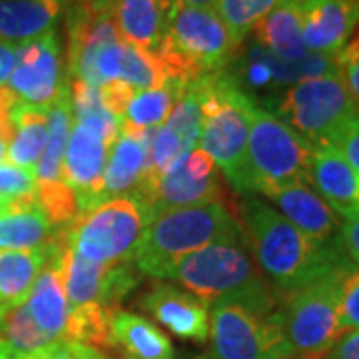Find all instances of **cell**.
I'll list each match as a JSON object with an SVG mask.
<instances>
[{"label": "cell", "instance_id": "obj_1", "mask_svg": "<svg viewBox=\"0 0 359 359\" xmlns=\"http://www.w3.org/2000/svg\"><path fill=\"white\" fill-rule=\"evenodd\" d=\"M240 218L257 268L283 294H292L349 266L341 257L339 245L321 244L309 238L276 208L252 194H244L240 202Z\"/></svg>", "mask_w": 359, "mask_h": 359}, {"label": "cell", "instance_id": "obj_2", "mask_svg": "<svg viewBox=\"0 0 359 359\" xmlns=\"http://www.w3.org/2000/svg\"><path fill=\"white\" fill-rule=\"evenodd\" d=\"M244 242L245 238L218 242L192 252L170 268L166 280L184 285L208 306L236 304L257 316H269L276 311L278 295L259 273Z\"/></svg>", "mask_w": 359, "mask_h": 359}, {"label": "cell", "instance_id": "obj_3", "mask_svg": "<svg viewBox=\"0 0 359 359\" xmlns=\"http://www.w3.org/2000/svg\"><path fill=\"white\" fill-rule=\"evenodd\" d=\"M244 240L242 226L222 202L176 208L156 216L142 236L134 266L150 278H164L174 264L218 242Z\"/></svg>", "mask_w": 359, "mask_h": 359}, {"label": "cell", "instance_id": "obj_4", "mask_svg": "<svg viewBox=\"0 0 359 359\" xmlns=\"http://www.w3.org/2000/svg\"><path fill=\"white\" fill-rule=\"evenodd\" d=\"M256 102L228 70L204 76L202 132L198 148L205 150L240 194L252 192L248 170L250 118Z\"/></svg>", "mask_w": 359, "mask_h": 359}, {"label": "cell", "instance_id": "obj_5", "mask_svg": "<svg viewBox=\"0 0 359 359\" xmlns=\"http://www.w3.org/2000/svg\"><path fill=\"white\" fill-rule=\"evenodd\" d=\"M240 46L216 8L174 6L166 36L156 52L172 78L190 84L224 72Z\"/></svg>", "mask_w": 359, "mask_h": 359}, {"label": "cell", "instance_id": "obj_6", "mask_svg": "<svg viewBox=\"0 0 359 359\" xmlns=\"http://www.w3.org/2000/svg\"><path fill=\"white\" fill-rule=\"evenodd\" d=\"M313 146L283 120L256 104L250 118L248 170L252 192L269 194L290 186H309Z\"/></svg>", "mask_w": 359, "mask_h": 359}, {"label": "cell", "instance_id": "obj_7", "mask_svg": "<svg viewBox=\"0 0 359 359\" xmlns=\"http://www.w3.org/2000/svg\"><path fill=\"white\" fill-rule=\"evenodd\" d=\"M150 222L136 198H114L80 212L65 236L68 245L90 262L130 264Z\"/></svg>", "mask_w": 359, "mask_h": 359}, {"label": "cell", "instance_id": "obj_8", "mask_svg": "<svg viewBox=\"0 0 359 359\" xmlns=\"http://www.w3.org/2000/svg\"><path fill=\"white\" fill-rule=\"evenodd\" d=\"M278 118L313 146H334L347 124L359 114L358 100L341 74L306 78L285 90Z\"/></svg>", "mask_w": 359, "mask_h": 359}, {"label": "cell", "instance_id": "obj_9", "mask_svg": "<svg viewBox=\"0 0 359 359\" xmlns=\"http://www.w3.org/2000/svg\"><path fill=\"white\" fill-rule=\"evenodd\" d=\"M339 271L287 294L282 309H278L282 332L294 358L323 359L346 332L337 304Z\"/></svg>", "mask_w": 359, "mask_h": 359}, {"label": "cell", "instance_id": "obj_10", "mask_svg": "<svg viewBox=\"0 0 359 359\" xmlns=\"http://www.w3.org/2000/svg\"><path fill=\"white\" fill-rule=\"evenodd\" d=\"M72 118L62 158V180L76 192L80 212H84L100 204L104 172L122 120L104 106L86 114H72Z\"/></svg>", "mask_w": 359, "mask_h": 359}, {"label": "cell", "instance_id": "obj_11", "mask_svg": "<svg viewBox=\"0 0 359 359\" xmlns=\"http://www.w3.org/2000/svg\"><path fill=\"white\" fill-rule=\"evenodd\" d=\"M212 359H290L278 309L257 316L236 304H214L210 313Z\"/></svg>", "mask_w": 359, "mask_h": 359}, {"label": "cell", "instance_id": "obj_12", "mask_svg": "<svg viewBox=\"0 0 359 359\" xmlns=\"http://www.w3.org/2000/svg\"><path fill=\"white\" fill-rule=\"evenodd\" d=\"M150 214V219L176 208H190L219 202L222 190L218 166L202 148H194L180 158L164 176L140 198H136Z\"/></svg>", "mask_w": 359, "mask_h": 359}, {"label": "cell", "instance_id": "obj_13", "mask_svg": "<svg viewBox=\"0 0 359 359\" xmlns=\"http://www.w3.org/2000/svg\"><path fill=\"white\" fill-rule=\"evenodd\" d=\"M65 292L70 308L100 304L116 306L138 285V269L130 264H98L76 254L66 244L60 257Z\"/></svg>", "mask_w": 359, "mask_h": 359}, {"label": "cell", "instance_id": "obj_14", "mask_svg": "<svg viewBox=\"0 0 359 359\" xmlns=\"http://www.w3.org/2000/svg\"><path fill=\"white\" fill-rule=\"evenodd\" d=\"M66 82L68 74L62 70L60 40L52 30L18 46L16 66L6 86L13 90L20 102L48 108Z\"/></svg>", "mask_w": 359, "mask_h": 359}, {"label": "cell", "instance_id": "obj_15", "mask_svg": "<svg viewBox=\"0 0 359 359\" xmlns=\"http://www.w3.org/2000/svg\"><path fill=\"white\" fill-rule=\"evenodd\" d=\"M359 26V0H302V36L311 54L337 56Z\"/></svg>", "mask_w": 359, "mask_h": 359}, {"label": "cell", "instance_id": "obj_16", "mask_svg": "<svg viewBox=\"0 0 359 359\" xmlns=\"http://www.w3.org/2000/svg\"><path fill=\"white\" fill-rule=\"evenodd\" d=\"M327 74H341L335 56L311 54L308 52L299 60H283L273 56L266 48L254 44L236 65V74L231 76L238 84L248 82L252 86H294L306 78L327 76Z\"/></svg>", "mask_w": 359, "mask_h": 359}, {"label": "cell", "instance_id": "obj_17", "mask_svg": "<svg viewBox=\"0 0 359 359\" xmlns=\"http://www.w3.org/2000/svg\"><path fill=\"white\" fill-rule=\"evenodd\" d=\"M140 308L180 339L204 344L210 337V306L172 283H154L140 297Z\"/></svg>", "mask_w": 359, "mask_h": 359}, {"label": "cell", "instance_id": "obj_18", "mask_svg": "<svg viewBox=\"0 0 359 359\" xmlns=\"http://www.w3.org/2000/svg\"><path fill=\"white\" fill-rule=\"evenodd\" d=\"M68 244L62 238L52 242V252L44 268L40 269L39 278L26 297V308L40 330L50 337L52 341H65L66 323L70 318V304L65 292V280L60 269L62 250Z\"/></svg>", "mask_w": 359, "mask_h": 359}, {"label": "cell", "instance_id": "obj_19", "mask_svg": "<svg viewBox=\"0 0 359 359\" xmlns=\"http://www.w3.org/2000/svg\"><path fill=\"white\" fill-rule=\"evenodd\" d=\"M152 134L154 130L120 128L108 156L100 202L134 196L148 172V144Z\"/></svg>", "mask_w": 359, "mask_h": 359}, {"label": "cell", "instance_id": "obj_20", "mask_svg": "<svg viewBox=\"0 0 359 359\" xmlns=\"http://www.w3.org/2000/svg\"><path fill=\"white\" fill-rule=\"evenodd\" d=\"M309 184L337 216H359V176L335 146L313 148Z\"/></svg>", "mask_w": 359, "mask_h": 359}, {"label": "cell", "instance_id": "obj_21", "mask_svg": "<svg viewBox=\"0 0 359 359\" xmlns=\"http://www.w3.org/2000/svg\"><path fill=\"white\" fill-rule=\"evenodd\" d=\"M266 198L280 208L278 212L283 218L290 219L297 230L308 233L309 238L321 244L341 245V224L337 219V214L323 202V198L311 186H290L266 194Z\"/></svg>", "mask_w": 359, "mask_h": 359}, {"label": "cell", "instance_id": "obj_22", "mask_svg": "<svg viewBox=\"0 0 359 359\" xmlns=\"http://www.w3.org/2000/svg\"><path fill=\"white\" fill-rule=\"evenodd\" d=\"M176 0H114L110 6L120 39L140 50L158 52Z\"/></svg>", "mask_w": 359, "mask_h": 359}, {"label": "cell", "instance_id": "obj_23", "mask_svg": "<svg viewBox=\"0 0 359 359\" xmlns=\"http://www.w3.org/2000/svg\"><path fill=\"white\" fill-rule=\"evenodd\" d=\"M56 230L36 202V196L11 200L0 212V252H26L50 245Z\"/></svg>", "mask_w": 359, "mask_h": 359}, {"label": "cell", "instance_id": "obj_24", "mask_svg": "<svg viewBox=\"0 0 359 359\" xmlns=\"http://www.w3.org/2000/svg\"><path fill=\"white\" fill-rule=\"evenodd\" d=\"M66 0H0V40L25 44L54 30Z\"/></svg>", "mask_w": 359, "mask_h": 359}, {"label": "cell", "instance_id": "obj_25", "mask_svg": "<svg viewBox=\"0 0 359 359\" xmlns=\"http://www.w3.org/2000/svg\"><path fill=\"white\" fill-rule=\"evenodd\" d=\"M257 46L283 60H299L308 50L302 36V0H282L254 28Z\"/></svg>", "mask_w": 359, "mask_h": 359}, {"label": "cell", "instance_id": "obj_26", "mask_svg": "<svg viewBox=\"0 0 359 359\" xmlns=\"http://www.w3.org/2000/svg\"><path fill=\"white\" fill-rule=\"evenodd\" d=\"M112 346L130 359H174L170 337L156 323L130 311H114Z\"/></svg>", "mask_w": 359, "mask_h": 359}, {"label": "cell", "instance_id": "obj_27", "mask_svg": "<svg viewBox=\"0 0 359 359\" xmlns=\"http://www.w3.org/2000/svg\"><path fill=\"white\" fill-rule=\"evenodd\" d=\"M48 108L16 102L13 112L14 138L6 154L8 164L36 170L48 138Z\"/></svg>", "mask_w": 359, "mask_h": 359}, {"label": "cell", "instance_id": "obj_28", "mask_svg": "<svg viewBox=\"0 0 359 359\" xmlns=\"http://www.w3.org/2000/svg\"><path fill=\"white\" fill-rule=\"evenodd\" d=\"M52 244L26 252H0V304L18 306L26 302L32 285L50 256Z\"/></svg>", "mask_w": 359, "mask_h": 359}, {"label": "cell", "instance_id": "obj_29", "mask_svg": "<svg viewBox=\"0 0 359 359\" xmlns=\"http://www.w3.org/2000/svg\"><path fill=\"white\" fill-rule=\"evenodd\" d=\"M72 102L70 82H66L56 100L48 108V138L46 148L36 166V182H58L62 180V158H65L68 136L72 130Z\"/></svg>", "mask_w": 359, "mask_h": 359}, {"label": "cell", "instance_id": "obj_30", "mask_svg": "<svg viewBox=\"0 0 359 359\" xmlns=\"http://www.w3.org/2000/svg\"><path fill=\"white\" fill-rule=\"evenodd\" d=\"M186 86L188 84L182 80H170L162 88L136 90L122 114V126L134 130L160 128Z\"/></svg>", "mask_w": 359, "mask_h": 359}, {"label": "cell", "instance_id": "obj_31", "mask_svg": "<svg viewBox=\"0 0 359 359\" xmlns=\"http://www.w3.org/2000/svg\"><path fill=\"white\" fill-rule=\"evenodd\" d=\"M114 306L90 304L72 308L66 323L65 341L94 347V349H114L112 346V318Z\"/></svg>", "mask_w": 359, "mask_h": 359}, {"label": "cell", "instance_id": "obj_32", "mask_svg": "<svg viewBox=\"0 0 359 359\" xmlns=\"http://www.w3.org/2000/svg\"><path fill=\"white\" fill-rule=\"evenodd\" d=\"M0 341L14 358H26L56 344L36 325L25 302L6 311L4 320L0 323Z\"/></svg>", "mask_w": 359, "mask_h": 359}, {"label": "cell", "instance_id": "obj_33", "mask_svg": "<svg viewBox=\"0 0 359 359\" xmlns=\"http://www.w3.org/2000/svg\"><path fill=\"white\" fill-rule=\"evenodd\" d=\"M172 78L166 65L156 52H146L136 46H124V60H122V74L120 82L128 84L134 90H154L166 86Z\"/></svg>", "mask_w": 359, "mask_h": 359}, {"label": "cell", "instance_id": "obj_34", "mask_svg": "<svg viewBox=\"0 0 359 359\" xmlns=\"http://www.w3.org/2000/svg\"><path fill=\"white\" fill-rule=\"evenodd\" d=\"M282 0H218L216 11L224 25L228 26L233 42L242 46L248 34H252L254 28Z\"/></svg>", "mask_w": 359, "mask_h": 359}, {"label": "cell", "instance_id": "obj_35", "mask_svg": "<svg viewBox=\"0 0 359 359\" xmlns=\"http://www.w3.org/2000/svg\"><path fill=\"white\" fill-rule=\"evenodd\" d=\"M36 202L46 214L52 228L66 230L80 214V202L76 192L66 184L65 180L58 182H36Z\"/></svg>", "mask_w": 359, "mask_h": 359}, {"label": "cell", "instance_id": "obj_36", "mask_svg": "<svg viewBox=\"0 0 359 359\" xmlns=\"http://www.w3.org/2000/svg\"><path fill=\"white\" fill-rule=\"evenodd\" d=\"M337 304L341 327L359 330V268L346 266L337 276Z\"/></svg>", "mask_w": 359, "mask_h": 359}, {"label": "cell", "instance_id": "obj_37", "mask_svg": "<svg viewBox=\"0 0 359 359\" xmlns=\"http://www.w3.org/2000/svg\"><path fill=\"white\" fill-rule=\"evenodd\" d=\"M36 192V172L26 168L0 164V196L16 200Z\"/></svg>", "mask_w": 359, "mask_h": 359}, {"label": "cell", "instance_id": "obj_38", "mask_svg": "<svg viewBox=\"0 0 359 359\" xmlns=\"http://www.w3.org/2000/svg\"><path fill=\"white\" fill-rule=\"evenodd\" d=\"M335 58L347 90L359 102V30H355V34L349 39V42Z\"/></svg>", "mask_w": 359, "mask_h": 359}, {"label": "cell", "instance_id": "obj_39", "mask_svg": "<svg viewBox=\"0 0 359 359\" xmlns=\"http://www.w3.org/2000/svg\"><path fill=\"white\" fill-rule=\"evenodd\" d=\"M134 92L136 90L130 88L128 84H124V82H112V84H106V86H100V96H102V104L104 108L110 112V114H114L116 118H120L122 120V114H124V110H126V106H128L130 98L134 96Z\"/></svg>", "mask_w": 359, "mask_h": 359}, {"label": "cell", "instance_id": "obj_40", "mask_svg": "<svg viewBox=\"0 0 359 359\" xmlns=\"http://www.w3.org/2000/svg\"><path fill=\"white\" fill-rule=\"evenodd\" d=\"M334 146L341 152V156L347 160V164L353 168L359 176V114L344 128Z\"/></svg>", "mask_w": 359, "mask_h": 359}, {"label": "cell", "instance_id": "obj_41", "mask_svg": "<svg viewBox=\"0 0 359 359\" xmlns=\"http://www.w3.org/2000/svg\"><path fill=\"white\" fill-rule=\"evenodd\" d=\"M18 102L16 94L8 86H0V138L11 144L14 138L13 112Z\"/></svg>", "mask_w": 359, "mask_h": 359}, {"label": "cell", "instance_id": "obj_42", "mask_svg": "<svg viewBox=\"0 0 359 359\" xmlns=\"http://www.w3.org/2000/svg\"><path fill=\"white\" fill-rule=\"evenodd\" d=\"M325 359H359V330L344 332Z\"/></svg>", "mask_w": 359, "mask_h": 359}, {"label": "cell", "instance_id": "obj_43", "mask_svg": "<svg viewBox=\"0 0 359 359\" xmlns=\"http://www.w3.org/2000/svg\"><path fill=\"white\" fill-rule=\"evenodd\" d=\"M339 240L347 256L359 264V216L344 219L341 230H339Z\"/></svg>", "mask_w": 359, "mask_h": 359}, {"label": "cell", "instance_id": "obj_44", "mask_svg": "<svg viewBox=\"0 0 359 359\" xmlns=\"http://www.w3.org/2000/svg\"><path fill=\"white\" fill-rule=\"evenodd\" d=\"M16 52H18L16 44L0 40V86H6L13 76V70L16 66Z\"/></svg>", "mask_w": 359, "mask_h": 359}, {"label": "cell", "instance_id": "obj_45", "mask_svg": "<svg viewBox=\"0 0 359 359\" xmlns=\"http://www.w3.org/2000/svg\"><path fill=\"white\" fill-rule=\"evenodd\" d=\"M70 359H106V355L102 351L94 349V347L72 344V358Z\"/></svg>", "mask_w": 359, "mask_h": 359}, {"label": "cell", "instance_id": "obj_46", "mask_svg": "<svg viewBox=\"0 0 359 359\" xmlns=\"http://www.w3.org/2000/svg\"><path fill=\"white\" fill-rule=\"evenodd\" d=\"M178 6H194V8H216L218 0H176Z\"/></svg>", "mask_w": 359, "mask_h": 359}, {"label": "cell", "instance_id": "obj_47", "mask_svg": "<svg viewBox=\"0 0 359 359\" xmlns=\"http://www.w3.org/2000/svg\"><path fill=\"white\" fill-rule=\"evenodd\" d=\"M114 4V0H92V6L98 8V11H106Z\"/></svg>", "mask_w": 359, "mask_h": 359}, {"label": "cell", "instance_id": "obj_48", "mask_svg": "<svg viewBox=\"0 0 359 359\" xmlns=\"http://www.w3.org/2000/svg\"><path fill=\"white\" fill-rule=\"evenodd\" d=\"M6 154H8V144H6V142L0 138V164H2L4 160H6Z\"/></svg>", "mask_w": 359, "mask_h": 359}, {"label": "cell", "instance_id": "obj_49", "mask_svg": "<svg viewBox=\"0 0 359 359\" xmlns=\"http://www.w3.org/2000/svg\"><path fill=\"white\" fill-rule=\"evenodd\" d=\"M8 202H11L8 198H4V196H0V212H4V208L8 205Z\"/></svg>", "mask_w": 359, "mask_h": 359}, {"label": "cell", "instance_id": "obj_50", "mask_svg": "<svg viewBox=\"0 0 359 359\" xmlns=\"http://www.w3.org/2000/svg\"><path fill=\"white\" fill-rule=\"evenodd\" d=\"M6 353H11V351H8V349H6V346H4V344H2V341H0V359L4 358V355H6Z\"/></svg>", "mask_w": 359, "mask_h": 359}, {"label": "cell", "instance_id": "obj_51", "mask_svg": "<svg viewBox=\"0 0 359 359\" xmlns=\"http://www.w3.org/2000/svg\"><path fill=\"white\" fill-rule=\"evenodd\" d=\"M66 2H70V4H90L92 0H66Z\"/></svg>", "mask_w": 359, "mask_h": 359}, {"label": "cell", "instance_id": "obj_52", "mask_svg": "<svg viewBox=\"0 0 359 359\" xmlns=\"http://www.w3.org/2000/svg\"><path fill=\"white\" fill-rule=\"evenodd\" d=\"M2 359H14V355H13V353H6V355H4Z\"/></svg>", "mask_w": 359, "mask_h": 359}, {"label": "cell", "instance_id": "obj_53", "mask_svg": "<svg viewBox=\"0 0 359 359\" xmlns=\"http://www.w3.org/2000/svg\"><path fill=\"white\" fill-rule=\"evenodd\" d=\"M196 359H212L210 355H200V358H196Z\"/></svg>", "mask_w": 359, "mask_h": 359}, {"label": "cell", "instance_id": "obj_54", "mask_svg": "<svg viewBox=\"0 0 359 359\" xmlns=\"http://www.w3.org/2000/svg\"><path fill=\"white\" fill-rule=\"evenodd\" d=\"M290 359H318V358H290Z\"/></svg>", "mask_w": 359, "mask_h": 359}, {"label": "cell", "instance_id": "obj_55", "mask_svg": "<svg viewBox=\"0 0 359 359\" xmlns=\"http://www.w3.org/2000/svg\"><path fill=\"white\" fill-rule=\"evenodd\" d=\"M106 359H108V358H106Z\"/></svg>", "mask_w": 359, "mask_h": 359}]
</instances>
